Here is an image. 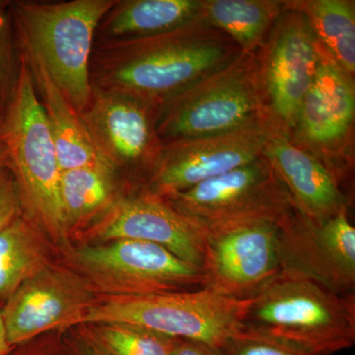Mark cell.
I'll return each instance as SVG.
<instances>
[{
  "label": "cell",
  "mask_w": 355,
  "mask_h": 355,
  "mask_svg": "<svg viewBox=\"0 0 355 355\" xmlns=\"http://www.w3.org/2000/svg\"><path fill=\"white\" fill-rule=\"evenodd\" d=\"M242 53L225 33L198 17L164 34L104 40L91 57V86L159 108Z\"/></svg>",
  "instance_id": "1"
},
{
  "label": "cell",
  "mask_w": 355,
  "mask_h": 355,
  "mask_svg": "<svg viewBox=\"0 0 355 355\" xmlns=\"http://www.w3.org/2000/svg\"><path fill=\"white\" fill-rule=\"evenodd\" d=\"M0 137L9 154V169L17 184L23 216L55 247L70 246L60 200L57 149L40 101L29 65L19 53L12 97L0 123Z\"/></svg>",
  "instance_id": "2"
},
{
  "label": "cell",
  "mask_w": 355,
  "mask_h": 355,
  "mask_svg": "<svg viewBox=\"0 0 355 355\" xmlns=\"http://www.w3.org/2000/svg\"><path fill=\"white\" fill-rule=\"evenodd\" d=\"M242 328L331 355L355 343V295L282 270L248 303Z\"/></svg>",
  "instance_id": "3"
},
{
  "label": "cell",
  "mask_w": 355,
  "mask_h": 355,
  "mask_svg": "<svg viewBox=\"0 0 355 355\" xmlns=\"http://www.w3.org/2000/svg\"><path fill=\"white\" fill-rule=\"evenodd\" d=\"M118 0L10 4L20 49L41 60L79 114L90 101V62L98 28Z\"/></svg>",
  "instance_id": "4"
},
{
  "label": "cell",
  "mask_w": 355,
  "mask_h": 355,
  "mask_svg": "<svg viewBox=\"0 0 355 355\" xmlns=\"http://www.w3.org/2000/svg\"><path fill=\"white\" fill-rule=\"evenodd\" d=\"M273 119L256 53H243L231 64L159 107L163 144L233 132Z\"/></svg>",
  "instance_id": "5"
},
{
  "label": "cell",
  "mask_w": 355,
  "mask_h": 355,
  "mask_svg": "<svg viewBox=\"0 0 355 355\" xmlns=\"http://www.w3.org/2000/svg\"><path fill=\"white\" fill-rule=\"evenodd\" d=\"M250 300L200 288L140 296H98L83 324L123 323L222 349L242 328Z\"/></svg>",
  "instance_id": "6"
},
{
  "label": "cell",
  "mask_w": 355,
  "mask_h": 355,
  "mask_svg": "<svg viewBox=\"0 0 355 355\" xmlns=\"http://www.w3.org/2000/svg\"><path fill=\"white\" fill-rule=\"evenodd\" d=\"M205 234L254 222L280 223L293 200L266 156L162 197Z\"/></svg>",
  "instance_id": "7"
},
{
  "label": "cell",
  "mask_w": 355,
  "mask_h": 355,
  "mask_svg": "<svg viewBox=\"0 0 355 355\" xmlns=\"http://www.w3.org/2000/svg\"><path fill=\"white\" fill-rule=\"evenodd\" d=\"M70 265L98 296H140L205 288L202 268L140 240L83 244L67 250Z\"/></svg>",
  "instance_id": "8"
},
{
  "label": "cell",
  "mask_w": 355,
  "mask_h": 355,
  "mask_svg": "<svg viewBox=\"0 0 355 355\" xmlns=\"http://www.w3.org/2000/svg\"><path fill=\"white\" fill-rule=\"evenodd\" d=\"M98 295L71 266L51 261L1 303V316L10 345L84 324Z\"/></svg>",
  "instance_id": "9"
},
{
  "label": "cell",
  "mask_w": 355,
  "mask_h": 355,
  "mask_svg": "<svg viewBox=\"0 0 355 355\" xmlns=\"http://www.w3.org/2000/svg\"><path fill=\"white\" fill-rule=\"evenodd\" d=\"M323 55L304 14L284 1V10L256 57L268 109L288 135Z\"/></svg>",
  "instance_id": "10"
},
{
  "label": "cell",
  "mask_w": 355,
  "mask_h": 355,
  "mask_svg": "<svg viewBox=\"0 0 355 355\" xmlns=\"http://www.w3.org/2000/svg\"><path fill=\"white\" fill-rule=\"evenodd\" d=\"M158 110L132 96L92 88L80 116L103 162L118 174L144 173L148 182L164 144L156 130Z\"/></svg>",
  "instance_id": "11"
},
{
  "label": "cell",
  "mask_w": 355,
  "mask_h": 355,
  "mask_svg": "<svg viewBox=\"0 0 355 355\" xmlns=\"http://www.w3.org/2000/svg\"><path fill=\"white\" fill-rule=\"evenodd\" d=\"M277 128L275 119H268L233 132L166 142L144 189L166 197L232 171L263 156Z\"/></svg>",
  "instance_id": "12"
},
{
  "label": "cell",
  "mask_w": 355,
  "mask_h": 355,
  "mask_svg": "<svg viewBox=\"0 0 355 355\" xmlns=\"http://www.w3.org/2000/svg\"><path fill=\"white\" fill-rule=\"evenodd\" d=\"M354 118V77L343 71L324 53L289 135L297 146L323 162L340 183L350 164L347 150Z\"/></svg>",
  "instance_id": "13"
},
{
  "label": "cell",
  "mask_w": 355,
  "mask_h": 355,
  "mask_svg": "<svg viewBox=\"0 0 355 355\" xmlns=\"http://www.w3.org/2000/svg\"><path fill=\"white\" fill-rule=\"evenodd\" d=\"M279 225L254 222L205 234V288L235 300H251L282 270Z\"/></svg>",
  "instance_id": "14"
},
{
  "label": "cell",
  "mask_w": 355,
  "mask_h": 355,
  "mask_svg": "<svg viewBox=\"0 0 355 355\" xmlns=\"http://www.w3.org/2000/svg\"><path fill=\"white\" fill-rule=\"evenodd\" d=\"M282 270L300 273L343 295L354 294L355 228L349 207L315 223L296 207L279 225Z\"/></svg>",
  "instance_id": "15"
},
{
  "label": "cell",
  "mask_w": 355,
  "mask_h": 355,
  "mask_svg": "<svg viewBox=\"0 0 355 355\" xmlns=\"http://www.w3.org/2000/svg\"><path fill=\"white\" fill-rule=\"evenodd\" d=\"M84 244L132 239L154 243L202 268L205 233L160 196L140 190L121 195L94 223L76 235Z\"/></svg>",
  "instance_id": "16"
},
{
  "label": "cell",
  "mask_w": 355,
  "mask_h": 355,
  "mask_svg": "<svg viewBox=\"0 0 355 355\" xmlns=\"http://www.w3.org/2000/svg\"><path fill=\"white\" fill-rule=\"evenodd\" d=\"M263 156L272 163L296 209L310 220L324 223L349 207L335 175L282 128L272 133Z\"/></svg>",
  "instance_id": "17"
},
{
  "label": "cell",
  "mask_w": 355,
  "mask_h": 355,
  "mask_svg": "<svg viewBox=\"0 0 355 355\" xmlns=\"http://www.w3.org/2000/svg\"><path fill=\"white\" fill-rule=\"evenodd\" d=\"M20 51V55L24 57L31 70L37 94L50 125L62 172L103 162L96 153L80 114L58 87L41 60L29 51L22 49Z\"/></svg>",
  "instance_id": "18"
},
{
  "label": "cell",
  "mask_w": 355,
  "mask_h": 355,
  "mask_svg": "<svg viewBox=\"0 0 355 355\" xmlns=\"http://www.w3.org/2000/svg\"><path fill=\"white\" fill-rule=\"evenodd\" d=\"M202 0H118L98 30L106 41L174 31L200 17Z\"/></svg>",
  "instance_id": "19"
},
{
  "label": "cell",
  "mask_w": 355,
  "mask_h": 355,
  "mask_svg": "<svg viewBox=\"0 0 355 355\" xmlns=\"http://www.w3.org/2000/svg\"><path fill=\"white\" fill-rule=\"evenodd\" d=\"M118 175L104 162L62 172L60 200L70 239L94 223L120 197Z\"/></svg>",
  "instance_id": "20"
},
{
  "label": "cell",
  "mask_w": 355,
  "mask_h": 355,
  "mask_svg": "<svg viewBox=\"0 0 355 355\" xmlns=\"http://www.w3.org/2000/svg\"><path fill=\"white\" fill-rule=\"evenodd\" d=\"M284 10L277 0H202L200 18L225 33L243 53H256Z\"/></svg>",
  "instance_id": "21"
},
{
  "label": "cell",
  "mask_w": 355,
  "mask_h": 355,
  "mask_svg": "<svg viewBox=\"0 0 355 355\" xmlns=\"http://www.w3.org/2000/svg\"><path fill=\"white\" fill-rule=\"evenodd\" d=\"M51 246L49 238L23 214L0 232V303L53 261Z\"/></svg>",
  "instance_id": "22"
},
{
  "label": "cell",
  "mask_w": 355,
  "mask_h": 355,
  "mask_svg": "<svg viewBox=\"0 0 355 355\" xmlns=\"http://www.w3.org/2000/svg\"><path fill=\"white\" fill-rule=\"evenodd\" d=\"M284 4L304 14L324 53L343 71L354 77V0H292Z\"/></svg>",
  "instance_id": "23"
},
{
  "label": "cell",
  "mask_w": 355,
  "mask_h": 355,
  "mask_svg": "<svg viewBox=\"0 0 355 355\" xmlns=\"http://www.w3.org/2000/svg\"><path fill=\"white\" fill-rule=\"evenodd\" d=\"M80 327L104 355H173L176 340L148 329L123 323Z\"/></svg>",
  "instance_id": "24"
},
{
  "label": "cell",
  "mask_w": 355,
  "mask_h": 355,
  "mask_svg": "<svg viewBox=\"0 0 355 355\" xmlns=\"http://www.w3.org/2000/svg\"><path fill=\"white\" fill-rule=\"evenodd\" d=\"M12 28L10 4L0 1V113L6 111L10 102L19 70Z\"/></svg>",
  "instance_id": "25"
},
{
  "label": "cell",
  "mask_w": 355,
  "mask_h": 355,
  "mask_svg": "<svg viewBox=\"0 0 355 355\" xmlns=\"http://www.w3.org/2000/svg\"><path fill=\"white\" fill-rule=\"evenodd\" d=\"M225 355H324L241 328L222 347Z\"/></svg>",
  "instance_id": "26"
},
{
  "label": "cell",
  "mask_w": 355,
  "mask_h": 355,
  "mask_svg": "<svg viewBox=\"0 0 355 355\" xmlns=\"http://www.w3.org/2000/svg\"><path fill=\"white\" fill-rule=\"evenodd\" d=\"M17 184L9 167L0 170V232L22 216Z\"/></svg>",
  "instance_id": "27"
},
{
  "label": "cell",
  "mask_w": 355,
  "mask_h": 355,
  "mask_svg": "<svg viewBox=\"0 0 355 355\" xmlns=\"http://www.w3.org/2000/svg\"><path fill=\"white\" fill-rule=\"evenodd\" d=\"M6 355H70L64 333L51 331L12 345Z\"/></svg>",
  "instance_id": "28"
},
{
  "label": "cell",
  "mask_w": 355,
  "mask_h": 355,
  "mask_svg": "<svg viewBox=\"0 0 355 355\" xmlns=\"http://www.w3.org/2000/svg\"><path fill=\"white\" fill-rule=\"evenodd\" d=\"M67 331L69 333H64V340L70 355H104L80 326Z\"/></svg>",
  "instance_id": "29"
},
{
  "label": "cell",
  "mask_w": 355,
  "mask_h": 355,
  "mask_svg": "<svg viewBox=\"0 0 355 355\" xmlns=\"http://www.w3.org/2000/svg\"><path fill=\"white\" fill-rule=\"evenodd\" d=\"M173 355H225L222 349L197 340L176 338Z\"/></svg>",
  "instance_id": "30"
},
{
  "label": "cell",
  "mask_w": 355,
  "mask_h": 355,
  "mask_svg": "<svg viewBox=\"0 0 355 355\" xmlns=\"http://www.w3.org/2000/svg\"><path fill=\"white\" fill-rule=\"evenodd\" d=\"M12 345L7 340L6 328L1 316V303H0V355H6L10 350Z\"/></svg>",
  "instance_id": "31"
},
{
  "label": "cell",
  "mask_w": 355,
  "mask_h": 355,
  "mask_svg": "<svg viewBox=\"0 0 355 355\" xmlns=\"http://www.w3.org/2000/svg\"><path fill=\"white\" fill-rule=\"evenodd\" d=\"M9 167L8 149L4 140L0 137V170Z\"/></svg>",
  "instance_id": "32"
}]
</instances>
